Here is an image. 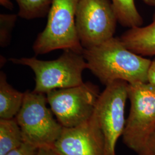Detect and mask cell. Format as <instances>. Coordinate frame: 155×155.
Returning a JSON list of instances; mask_svg holds the SVG:
<instances>
[{
  "label": "cell",
  "instance_id": "6da1fadb",
  "mask_svg": "<svg viewBox=\"0 0 155 155\" xmlns=\"http://www.w3.org/2000/svg\"><path fill=\"white\" fill-rule=\"evenodd\" d=\"M83 56L89 69L103 84L117 81L128 83L148 82L152 61L129 50L120 38L84 49Z\"/></svg>",
  "mask_w": 155,
  "mask_h": 155
},
{
  "label": "cell",
  "instance_id": "7a4b0ae2",
  "mask_svg": "<svg viewBox=\"0 0 155 155\" xmlns=\"http://www.w3.org/2000/svg\"><path fill=\"white\" fill-rule=\"evenodd\" d=\"M15 64L30 67L35 75L34 91L47 94L55 89H66L84 83L82 72L88 68L83 54L64 50L59 58L53 61H41L36 58H11Z\"/></svg>",
  "mask_w": 155,
  "mask_h": 155
},
{
  "label": "cell",
  "instance_id": "3957f363",
  "mask_svg": "<svg viewBox=\"0 0 155 155\" xmlns=\"http://www.w3.org/2000/svg\"><path fill=\"white\" fill-rule=\"evenodd\" d=\"M46 94L27 91L15 119L21 128L24 142L39 148L52 149L63 127L49 109Z\"/></svg>",
  "mask_w": 155,
  "mask_h": 155
},
{
  "label": "cell",
  "instance_id": "277c9868",
  "mask_svg": "<svg viewBox=\"0 0 155 155\" xmlns=\"http://www.w3.org/2000/svg\"><path fill=\"white\" fill-rule=\"evenodd\" d=\"M80 0H52L45 29L33 45L36 55L56 50H70L83 54L78 36L75 15Z\"/></svg>",
  "mask_w": 155,
  "mask_h": 155
},
{
  "label": "cell",
  "instance_id": "5b68a950",
  "mask_svg": "<svg viewBox=\"0 0 155 155\" xmlns=\"http://www.w3.org/2000/svg\"><path fill=\"white\" fill-rule=\"evenodd\" d=\"M130 110L123 142L137 153L155 130V86L148 82L128 83Z\"/></svg>",
  "mask_w": 155,
  "mask_h": 155
},
{
  "label": "cell",
  "instance_id": "8992f818",
  "mask_svg": "<svg viewBox=\"0 0 155 155\" xmlns=\"http://www.w3.org/2000/svg\"><path fill=\"white\" fill-rule=\"evenodd\" d=\"M128 83L117 81L106 86L98 99L93 116L104 141V155H116V147L125 126V107Z\"/></svg>",
  "mask_w": 155,
  "mask_h": 155
},
{
  "label": "cell",
  "instance_id": "52a82bcc",
  "mask_svg": "<svg viewBox=\"0 0 155 155\" xmlns=\"http://www.w3.org/2000/svg\"><path fill=\"white\" fill-rule=\"evenodd\" d=\"M100 94L98 86L87 82L72 87L55 89L46 95L58 122L63 127H73L90 119Z\"/></svg>",
  "mask_w": 155,
  "mask_h": 155
},
{
  "label": "cell",
  "instance_id": "ba28073f",
  "mask_svg": "<svg viewBox=\"0 0 155 155\" xmlns=\"http://www.w3.org/2000/svg\"><path fill=\"white\" fill-rule=\"evenodd\" d=\"M118 22L110 0H80L75 25L84 49L102 44L114 37Z\"/></svg>",
  "mask_w": 155,
  "mask_h": 155
},
{
  "label": "cell",
  "instance_id": "9c48e42d",
  "mask_svg": "<svg viewBox=\"0 0 155 155\" xmlns=\"http://www.w3.org/2000/svg\"><path fill=\"white\" fill-rule=\"evenodd\" d=\"M52 150L57 155H104L102 136L93 114L77 127H63Z\"/></svg>",
  "mask_w": 155,
  "mask_h": 155
},
{
  "label": "cell",
  "instance_id": "30bf717a",
  "mask_svg": "<svg viewBox=\"0 0 155 155\" xmlns=\"http://www.w3.org/2000/svg\"><path fill=\"white\" fill-rule=\"evenodd\" d=\"M120 39L127 48L138 55L155 56V12L150 24L129 28Z\"/></svg>",
  "mask_w": 155,
  "mask_h": 155
},
{
  "label": "cell",
  "instance_id": "8fae6325",
  "mask_svg": "<svg viewBox=\"0 0 155 155\" xmlns=\"http://www.w3.org/2000/svg\"><path fill=\"white\" fill-rule=\"evenodd\" d=\"M24 98V93L14 89L7 81L3 71L0 72V118H15L20 110Z\"/></svg>",
  "mask_w": 155,
  "mask_h": 155
},
{
  "label": "cell",
  "instance_id": "7c38bea8",
  "mask_svg": "<svg viewBox=\"0 0 155 155\" xmlns=\"http://www.w3.org/2000/svg\"><path fill=\"white\" fill-rule=\"evenodd\" d=\"M23 143L21 130L15 118H0V155H5Z\"/></svg>",
  "mask_w": 155,
  "mask_h": 155
},
{
  "label": "cell",
  "instance_id": "4fadbf2b",
  "mask_svg": "<svg viewBox=\"0 0 155 155\" xmlns=\"http://www.w3.org/2000/svg\"><path fill=\"white\" fill-rule=\"evenodd\" d=\"M118 22L128 28L142 26L143 18L135 5L134 0H110Z\"/></svg>",
  "mask_w": 155,
  "mask_h": 155
},
{
  "label": "cell",
  "instance_id": "5bb4252c",
  "mask_svg": "<svg viewBox=\"0 0 155 155\" xmlns=\"http://www.w3.org/2000/svg\"><path fill=\"white\" fill-rule=\"evenodd\" d=\"M19 7L18 15L31 20L48 14L52 0H16Z\"/></svg>",
  "mask_w": 155,
  "mask_h": 155
},
{
  "label": "cell",
  "instance_id": "9a60e30c",
  "mask_svg": "<svg viewBox=\"0 0 155 155\" xmlns=\"http://www.w3.org/2000/svg\"><path fill=\"white\" fill-rule=\"evenodd\" d=\"M16 15H0V44L1 47H5L9 43L10 40L11 32L16 21Z\"/></svg>",
  "mask_w": 155,
  "mask_h": 155
},
{
  "label": "cell",
  "instance_id": "2e32d148",
  "mask_svg": "<svg viewBox=\"0 0 155 155\" xmlns=\"http://www.w3.org/2000/svg\"><path fill=\"white\" fill-rule=\"evenodd\" d=\"M38 150L32 145L24 142L19 147L10 151L5 155H35Z\"/></svg>",
  "mask_w": 155,
  "mask_h": 155
},
{
  "label": "cell",
  "instance_id": "e0dca14e",
  "mask_svg": "<svg viewBox=\"0 0 155 155\" xmlns=\"http://www.w3.org/2000/svg\"><path fill=\"white\" fill-rule=\"evenodd\" d=\"M137 155H155V130Z\"/></svg>",
  "mask_w": 155,
  "mask_h": 155
},
{
  "label": "cell",
  "instance_id": "ac0fdd59",
  "mask_svg": "<svg viewBox=\"0 0 155 155\" xmlns=\"http://www.w3.org/2000/svg\"><path fill=\"white\" fill-rule=\"evenodd\" d=\"M148 82L155 86V59L151 61L148 74Z\"/></svg>",
  "mask_w": 155,
  "mask_h": 155
},
{
  "label": "cell",
  "instance_id": "d6986e66",
  "mask_svg": "<svg viewBox=\"0 0 155 155\" xmlns=\"http://www.w3.org/2000/svg\"><path fill=\"white\" fill-rule=\"evenodd\" d=\"M35 155H57L55 152L50 148H39Z\"/></svg>",
  "mask_w": 155,
  "mask_h": 155
},
{
  "label": "cell",
  "instance_id": "ffe728a7",
  "mask_svg": "<svg viewBox=\"0 0 155 155\" xmlns=\"http://www.w3.org/2000/svg\"><path fill=\"white\" fill-rule=\"evenodd\" d=\"M0 4L1 5L3 6L6 8L11 10L13 9V4L10 0H0Z\"/></svg>",
  "mask_w": 155,
  "mask_h": 155
},
{
  "label": "cell",
  "instance_id": "44dd1931",
  "mask_svg": "<svg viewBox=\"0 0 155 155\" xmlns=\"http://www.w3.org/2000/svg\"><path fill=\"white\" fill-rule=\"evenodd\" d=\"M144 4L153 7L155 6V0H141Z\"/></svg>",
  "mask_w": 155,
  "mask_h": 155
}]
</instances>
